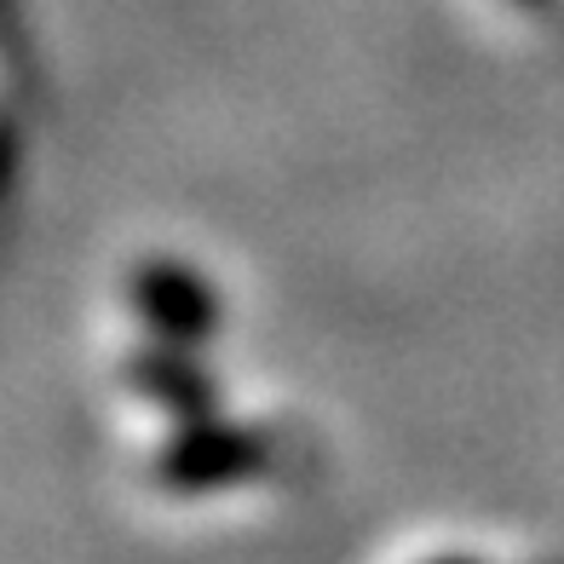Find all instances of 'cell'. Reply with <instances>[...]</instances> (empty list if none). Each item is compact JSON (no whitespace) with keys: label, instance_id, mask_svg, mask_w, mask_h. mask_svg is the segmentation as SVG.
Segmentation results:
<instances>
[{"label":"cell","instance_id":"cell-3","mask_svg":"<svg viewBox=\"0 0 564 564\" xmlns=\"http://www.w3.org/2000/svg\"><path fill=\"white\" fill-rule=\"evenodd\" d=\"M121 380L133 387V398L156 403L167 421H196V415H214L219 409V387L208 380V369L191 357V346L150 340L144 351H133L121 364Z\"/></svg>","mask_w":564,"mask_h":564},{"label":"cell","instance_id":"cell-4","mask_svg":"<svg viewBox=\"0 0 564 564\" xmlns=\"http://www.w3.org/2000/svg\"><path fill=\"white\" fill-rule=\"evenodd\" d=\"M426 564H484V558H473V553H438V558H426Z\"/></svg>","mask_w":564,"mask_h":564},{"label":"cell","instance_id":"cell-1","mask_svg":"<svg viewBox=\"0 0 564 564\" xmlns=\"http://www.w3.org/2000/svg\"><path fill=\"white\" fill-rule=\"evenodd\" d=\"M271 467V438L260 426L225 421L219 409L196 421H167V438L150 455V478L167 496H219L265 478Z\"/></svg>","mask_w":564,"mask_h":564},{"label":"cell","instance_id":"cell-2","mask_svg":"<svg viewBox=\"0 0 564 564\" xmlns=\"http://www.w3.org/2000/svg\"><path fill=\"white\" fill-rule=\"evenodd\" d=\"M127 305L150 340L167 346H202L219 328V300L191 265L178 260H144L127 276Z\"/></svg>","mask_w":564,"mask_h":564}]
</instances>
